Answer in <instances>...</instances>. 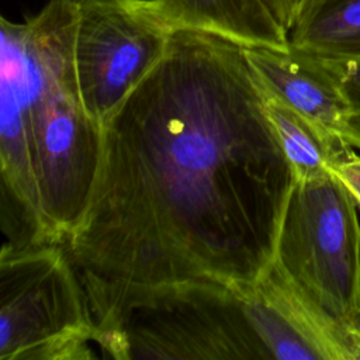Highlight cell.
<instances>
[{
    "instance_id": "9a60e30c",
    "label": "cell",
    "mask_w": 360,
    "mask_h": 360,
    "mask_svg": "<svg viewBox=\"0 0 360 360\" xmlns=\"http://www.w3.org/2000/svg\"><path fill=\"white\" fill-rule=\"evenodd\" d=\"M340 135L352 148L360 150V117H352L340 131Z\"/></svg>"
},
{
    "instance_id": "2e32d148",
    "label": "cell",
    "mask_w": 360,
    "mask_h": 360,
    "mask_svg": "<svg viewBox=\"0 0 360 360\" xmlns=\"http://www.w3.org/2000/svg\"><path fill=\"white\" fill-rule=\"evenodd\" d=\"M353 360H360V322L347 329Z\"/></svg>"
},
{
    "instance_id": "5bb4252c",
    "label": "cell",
    "mask_w": 360,
    "mask_h": 360,
    "mask_svg": "<svg viewBox=\"0 0 360 360\" xmlns=\"http://www.w3.org/2000/svg\"><path fill=\"white\" fill-rule=\"evenodd\" d=\"M273 17L290 32L308 0H262Z\"/></svg>"
},
{
    "instance_id": "7c38bea8",
    "label": "cell",
    "mask_w": 360,
    "mask_h": 360,
    "mask_svg": "<svg viewBox=\"0 0 360 360\" xmlns=\"http://www.w3.org/2000/svg\"><path fill=\"white\" fill-rule=\"evenodd\" d=\"M326 62L332 66L340 82L352 117H360V58Z\"/></svg>"
},
{
    "instance_id": "52a82bcc",
    "label": "cell",
    "mask_w": 360,
    "mask_h": 360,
    "mask_svg": "<svg viewBox=\"0 0 360 360\" xmlns=\"http://www.w3.org/2000/svg\"><path fill=\"white\" fill-rule=\"evenodd\" d=\"M1 228L4 250L52 243L39 202L27 117V93L13 66L0 62Z\"/></svg>"
},
{
    "instance_id": "277c9868",
    "label": "cell",
    "mask_w": 360,
    "mask_h": 360,
    "mask_svg": "<svg viewBox=\"0 0 360 360\" xmlns=\"http://www.w3.org/2000/svg\"><path fill=\"white\" fill-rule=\"evenodd\" d=\"M270 266L347 329L360 322V219L333 173L294 181Z\"/></svg>"
},
{
    "instance_id": "30bf717a",
    "label": "cell",
    "mask_w": 360,
    "mask_h": 360,
    "mask_svg": "<svg viewBox=\"0 0 360 360\" xmlns=\"http://www.w3.org/2000/svg\"><path fill=\"white\" fill-rule=\"evenodd\" d=\"M263 94L267 118L295 180H311L332 173V167L354 150L342 135L318 127L277 98L264 91Z\"/></svg>"
},
{
    "instance_id": "7a4b0ae2",
    "label": "cell",
    "mask_w": 360,
    "mask_h": 360,
    "mask_svg": "<svg viewBox=\"0 0 360 360\" xmlns=\"http://www.w3.org/2000/svg\"><path fill=\"white\" fill-rule=\"evenodd\" d=\"M77 20L79 7L65 0H49L22 22L0 18V60L15 69L27 93L41 211L59 245L84 215L103 149V125L79 96Z\"/></svg>"
},
{
    "instance_id": "4fadbf2b",
    "label": "cell",
    "mask_w": 360,
    "mask_h": 360,
    "mask_svg": "<svg viewBox=\"0 0 360 360\" xmlns=\"http://www.w3.org/2000/svg\"><path fill=\"white\" fill-rule=\"evenodd\" d=\"M332 173L349 190L360 210V155L353 150L332 167Z\"/></svg>"
},
{
    "instance_id": "e0dca14e",
    "label": "cell",
    "mask_w": 360,
    "mask_h": 360,
    "mask_svg": "<svg viewBox=\"0 0 360 360\" xmlns=\"http://www.w3.org/2000/svg\"><path fill=\"white\" fill-rule=\"evenodd\" d=\"M66 1H70V3H73V4H76V6L79 7V6L84 4V3H89V1H94V0H66Z\"/></svg>"
},
{
    "instance_id": "3957f363",
    "label": "cell",
    "mask_w": 360,
    "mask_h": 360,
    "mask_svg": "<svg viewBox=\"0 0 360 360\" xmlns=\"http://www.w3.org/2000/svg\"><path fill=\"white\" fill-rule=\"evenodd\" d=\"M114 359H300L304 343L273 291L190 288L132 309L101 347Z\"/></svg>"
},
{
    "instance_id": "6da1fadb",
    "label": "cell",
    "mask_w": 360,
    "mask_h": 360,
    "mask_svg": "<svg viewBox=\"0 0 360 360\" xmlns=\"http://www.w3.org/2000/svg\"><path fill=\"white\" fill-rule=\"evenodd\" d=\"M294 181L246 48L173 31L104 121L89 205L62 243L94 342L166 294L252 292L273 262Z\"/></svg>"
},
{
    "instance_id": "8992f818",
    "label": "cell",
    "mask_w": 360,
    "mask_h": 360,
    "mask_svg": "<svg viewBox=\"0 0 360 360\" xmlns=\"http://www.w3.org/2000/svg\"><path fill=\"white\" fill-rule=\"evenodd\" d=\"M170 31L148 0H94L79 6L75 65L84 112L97 124L163 55Z\"/></svg>"
},
{
    "instance_id": "ba28073f",
    "label": "cell",
    "mask_w": 360,
    "mask_h": 360,
    "mask_svg": "<svg viewBox=\"0 0 360 360\" xmlns=\"http://www.w3.org/2000/svg\"><path fill=\"white\" fill-rule=\"evenodd\" d=\"M246 55L266 94L340 135L352 114L340 82L326 60L291 45L287 49L246 48Z\"/></svg>"
},
{
    "instance_id": "8fae6325",
    "label": "cell",
    "mask_w": 360,
    "mask_h": 360,
    "mask_svg": "<svg viewBox=\"0 0 360 360\" xmlns=\"http://www.w3.org/2000/svg\"><path fill=\"white\" fill-rule=\"evenodd\" d=\"M288 39L292 48L319 59L360 58V0H308Z\"/></svg>"
},
{
    "instance_id": "9c48e42d",
    "label": "cell",
    "mask_w": 360,
    "mask_h": 360,
    "mask_svg": "<svg viewBox=\"0 0 360 360\" xmlns=\"http://www.w3.org/2000/svg\"><path fill=\"white\" fill-rule=\"evenodd\" d=\"M148 6L170 32L214 34L243 48L290 46L288 32L262 0H148Z\"/></svg>"
},
{
    "instance_id": "5b68a950",
    "label": "cell",
    "mask_w": 360,
    "mask_h": 360,
    "mask_svg": "<svg viewBox=\"0 0 360 360\" xmlns=\"http://www.w3.org/2000/svg\"><path fill=\"white\" fill-rule=\"evenodd\" d=\"M94 325L63 245L0 253V360L91 359Z\"/></svg>"
}]
</instances>
